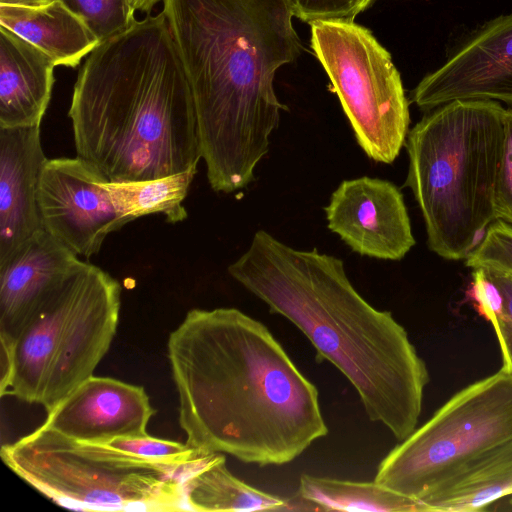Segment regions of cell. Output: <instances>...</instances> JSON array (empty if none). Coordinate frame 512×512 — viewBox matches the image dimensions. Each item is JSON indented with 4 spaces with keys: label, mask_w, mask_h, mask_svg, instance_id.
Segmentation results:
<instances>
[{
    "label": "cell",
    "mask_w": 512,
    "mask_h": 512,
    "mask_svg": "<svg viewBox=\"0 0 512 512\" xmlns=\"http://www.w3.org/2000/svg\"><path fill=\"white\" fill-rule=\"evenodd\" d=\"M110 446L137 457L170 465H195L206 461L213 453L200 454L186 443L151 437H122L106 442Z\"/></svg>",
    "instance_id": "obj_23"
},
{
    "label": "cell",
    "mask_w": 512,
    "mask_h": 512,
    "mask_svg": "<svg viewBox=\"0 0 512 512\" xmlns=\"http://www.w3.org/2000/svg\"><path fill=\"white\" fill-rule=\"evenodd\" d=\"M311 47L365 154L392 163L409 132V104L390 53L354 21L310 24Z\"/></svg>",
    "instance_id": "obj_9"
},
{
    "label": "cell",
    "mask_w": 512,
    "mask_h": 512,
    "mask_svg": "<svg viewBox=\"0 0 512 512\" xmlns=\"http://www.w3.org/2000/svg\"><path fill=\"white\" fill-rule=\"evenodd\" d=\"M465 260L472 269H494L512 275V224L494 221Z\"/></svg>",
    "instance_id": "obj_24"
},
{
    "label": "cell",
    "mask_w": 512,
    "mask_h": 512,
    "mask_svg": "<svg viewBox=\"0 0 512 512\" xmlns=\"http://www.w3.org/2000/svg\"><path fill=\"white\" fill-rule=\"evenodd\" d=\"M189 510L263 511L287 510L288 499L269 494L235 477L226 466L223 453H214L184 482Z\"/></svg>",
    "instance_id": "obj_19"
},
{
    "label": "cell",
    "mask_w": 512,
    "mask_h": 512,
    "mask_svg": "<svg viewBox=\"0 0 512 512\" xmlns=\"http://www.w3.org/2000/svg\"><path fill=\"white\" fill-rule=\"evenodd\" d=\"M506 504L508 505V509L512 510V496L507 500Z\"/></svg>",
    "instance_id": "obj_30"
},
{
    "label": "cell",
    "mask_w": 512,
    "mask_h": 512,
    "mask_svg": "<svg viewBox=\"0 0 512 512\" xmlns=\"http://www.w3.org/2000/svg\"><path fill=\"white\" fill-rule=\"evenodd\" d=\"M193 94L202 158L216 192L254 180L282 110L274 77L303 46L290 0H163Z\"/></svg>",
    "instance_id": "obj_2"
},
{
    "label": "cell",
    "mask_w": 512,
    "mask_h": 512,
    "mask_svg": "<svg viewBox=\"0 0 512 512\" xmlns=\"http://www.w3.org/2000/svg\"><path fill=\"white\" fill-rule=\"evenodd\" d=\"M81 262L43 230L1 263L0 339L14 343L40 302Z\"/></svg>",
    "instance_id": "obj_15"
},
{
    "label": "cell",
    "mask_w": 512,
    "mask_h": 512,
    "mask_svg": "<svg viewBox=\"0 0 512 512\" xmlns=\"http://www.w3.org/2000/svg\"><path fill=\"white\" fill-rule=\"evenodd\" d=\"M167 351L179 425L196 452L284 465L328 434L316 386L270 330L241 310H190Z\"/></svg>",
    "instance_id": "obj_1"
},
{
    "label": "cell",
    "mask_w": 512,
    "mask_h": 512,
    "mask_svg": "<svg viewBox=\"0 0 512 512\" xmlns=\"http://www.w3.org/2000/svg\"><path fill=\"white\" fill-rule=\"evenodd\" d=\"M0 25L42 50L56 66L77 67L101 43L60 0L36 7L0 4Z\"/></svg>",
    "instance_id": "obj_17"
},
{
    "label": "cell",
    "mask_w": 512,
    "mask_h": 512,
    "mask_svg": "<svg viewBox=\"0 0 512 512\" xmlns=\"http://www.w3.org/2000/svg\"><path fill=\"white\" fill-rule=\"evenodd\" d=\"M483 269L502 293V304L489 313L485 320L492 325L499 343L502 359L500 370L512 376V275L494 269Z\"/></svg>",
    "instance_id": "obj_25"
},
{
    "label": "cell",
    "mask_w": 512,
    "mask_h": 512,
    "mask_svg": "<svg viewBox=\"0 0 512 512\" xmlns=\"http://www.w3.org/2000/svg\"><path fill=\"white\" fill-rule=\"evenodd\" d=\"M376 0H290L294 16L311 24L321 20L354 21Z\"/></svg>",
    "instance_id": "obj_26"
},
{
    "label": "cell",
    "mask_w": 512,
    "mask_h": 512,
    "mask_svg": "<svg viewBox=\"0 0 512 512\" xmlns=\"http://www.w3.org/2000/svg\"><path fill=\"white\" fill-rule=\"evenodd\" d=\"M197 170L165 177L122 182H105L111 199L127 222L150 214H163L167 222L176 224L187 218L183 202Z\"/></svg>",
    "instance_id": "obj_21"
},
{
    "label": "cell",
    "mask_w": 512,
    "mask_h": 512,
    "mask_svg": "<svg viewBox=\"0 0 512 512\" xmlns=\"http://www.w3.org/2000/svg\"><path fill=\"white\" fill-rule=\"evenodd\" d=\"M508 496H512V440L472 462L421 501L430 512H475Z\"/></svg>",
    "instance_id": "obj_18"
},
{
    "label": "cell",
    "mask_w": 512,
    "mask_h": 512,
    "mask_svg": "<svg viewBox=\"0 0 512 512\" xmlns=\"http://www.w3.org/2000/svg\"><path fill=\"white\" fill-rule=\"evenodd\" d=\"M297 495L309 502L313 510L430 512L421 500L376 481L360 482L302 474Z\"/></svg>",
    "instance_id": "obj_20"
},
{
    "label": "cell",
    "mask_w": 512,
    "mask_h": 512,
    "mask_svg": "<svg viewBox=\"0 0 512 512\" xmlns=\"http://www.w3.org/2000/svg\"><path fill=\"white\" fill-rule=\"evenodd\" d=\"M505 110L494 100H454L408 132L405 186L421 210L429 249L442 258L466 259L498 219Z\"/></svg>",
    "instance_id": "obj_5"
},
{
    "label": "cell",
    "mask_w": 512,
    "mask_h": 512,
    "mask_svg": "<svg viewBox=\"0 0 512 512\" xmlns=\"http://www.w3.org/2000/svg\"><path fill=\"white\" fill-rule=\"evenodd\" d=\"M54 1L56 0H0V4L36 7L47 5Z\"/></svg>",
    "instance_id": "obj_29"
},
{
    "label": "cell",
    "mask_w": 512,
    "mask_h": 512,
    "mask_svg": "<svg viewBox=\"0 0 512 512\" xmlns=\"http://www.w3.org/2000/svg\"><path fill=\"white\" fill-rule=\"evenodd\" d=\"M55 66L42 50L0 25V128L40 126Z\"/></svg>",
    "instance_id": "obj_16"
},
{
    "label": "cell",
    "mask_w": 512,
    "mask_h": 512,
    "mask_svg": "<svg viewBox=\"0 0 512 512\" xmlns=\"http://www.w3.org/2000/svg\"><path fill=\"white\" fill-rule=\"evenodd\" d=\"M155 410L142 386L91 376L47 412L43 427L83 442L147 435Z\"/></svg>",
    "instance_id": "obj_13"
},
{
    "label": "cell",
    "mask_w": 512,
    "mask_h": 512,
    "mask_svg": "<svg viewBox=\"0 0 512 512\" xmlns=\"http://www.w3.org/2000/svg\"><path fill=\"white\" fill-rule=\"evenodd\" d=\"M512 440V376L499 370L449 398L379 463L374 481L421 500Z\"/></svg>",
    "instance_id": "obj_8"
},
{
    "label": "cell",
    "mask_w": 512,
    "mask_h": 512,
    "mask_svg": "<svg viewBox=\"0 0 512 512\" xmlns=\"http://www.w3.org/2000/svg\"><path fill=\"white\" fill-rule=\"evenodd\" d=\"M40 126L0 128V264L44 230L38 186L46 158Z\"/></svg>",
    "instance_id": "obj_14"
},
{
    "label": "cell",
    "mask_w": 512,
    "mask_h": 512,
    "mask_svg": "<svg viewBox=\"0 0 512 512\" xmlns=\"http://www.w3.org/2000/svg\"><path fill=\"white\" fill-rule=\"evenodd\" d=\"M160 1L163 0H129V3L134 12L139 11L149 14Z\"/></svg>",
    "instance_id": "obj_28"
},
{
    "label": "cell",
    "mask_w": 512,
    "mask_h": 512,
    "mask_svg": "<svg viewBox=\"0 0 512 512\" xmlns=\"http://www.w3.org/2000/svg\"><path fill=\"white\" fill-rule=\"evenodd\" d=\"M0 454L17 476L63 507L144 511L186 510L184 482L213 455L195 465L158 463L42 425L2 445Z\"/></svg>",
    "instance_id": "obj_7"
},
{
    "label": "cell",
    "mask_w": 512,
    "mask_h": 512,
    "mask_svg": "<svg viewBox=\"0 0 512 512\" xmlns=\"http://www.w3.org/2000/svg\"><path fill=\"white\" fill-rule=\"evenodd\" d=\"M68 116L77 157L108 182L197 170L193 94L163 11L136 20L86 57Z\"/></svg>",
    "instance_id": "obj_4"
},
{
    "label": "cell",
    "mask_w": 512,
    "mask_h": 512,
    "mask_svg": "<svg viewBox=\"0 0 512 512\" xmlns=\"http://www.w3.org/2000/svg\"><path fill=\"white\" fill-rule=\"evenodd\" d=\"M107 180L83 159H48L38 186L44 230L86 258L99 252L108 234L127 222L105 187Z\"/></svg>",
    "instance_id": "obj_10"
},
{
    "label": "cell",
    "mask_w": 512,
    "mask_h": 512,
    "mask_svg": "<svg viewBox=\"0 0 512 512\" xmlns=\"http://www.w3.org/2000/svg\"><path fill=\"white\" fill-rule=\"evenodd\" d=\"M469 99L503 101L512 107V13L484 25L412 93L413 102L427 112Z\"/></svg>",
    "instance_id": "obj_12"
},
{
    "label": "cell",
    "mask_w": 512,
    "mask_h": 512,
    "mask_svg": "<svg viewBox=\"0 0 512 512\" xmlns=\"http://www.w3.org/2000/svg\"><path fill=\"white\" fill-rule=\"evenodd\" d=\"M121 290L110 274L84 261L66 275L14 341L5 395L49 412L93 376L116 334Z\"/></svg>",
    "instance_id": "obj_6"
},
{
    "label": "cell",
    "mask_w": 512,
    "mask_h": 512,
    "mask_svg": "<svg viewBox=\"0 0 512 512\" xmlns=\"http://www.w3.org/2000/svg\"><path fill=\"white\" fill-rule=\"evenodd\" d=\"M228 272L294 324L352 384L368 418L398 441L415 429L429 382L425 361L389 311L369 304L341 259L295 249L258 230Z\"/></svg>",
    "instance_id": "obj_3"
},
{
    "label": "cell",
    "mask_w": 512,
    "mask_h": 512,
    "mask_svg": "<svg viewBox=\"0 0 512 512\" xmlns=\"http://www.w3.org/2000/svg\"><path fill=\"white\" fill-rule=\"evenodd\" d=\"M324 211L328 228L362 256L400 260L415 245L403 195L390 181L344 180Z\"/></svg>",
    "instance_id": "obj_11"
},
{
    "label": "cell",
    "mask_w": 512,
    "mask_h": 512,
    "mask_svg": "<svg viewBox=\"0 0 512 512\" xmlns=\"http://www.w3.org/2000/svg\"><path fill=\"white\" fill-rule=\"evenodd\" d=\"M498 219L512 224V107L504 115V137L495 185Z\"/></svg>",
    "instance_id": "obj_27"
},
{
    "label": "cell",
    "mask_w": 512,
    "mask_h": 512,
    "mask_svg": "<svg viewBox=\"0 0 512 512\" xmlns=\"http://www.w3.org/2000/svg\"><path fill=\"white\" fill-rule=\"evenodd\" d=\"M103 42L131 27L136 19L129 0H60Z\"/></svg>",
    "instance_id": "obj_22"
}]
</instances>
